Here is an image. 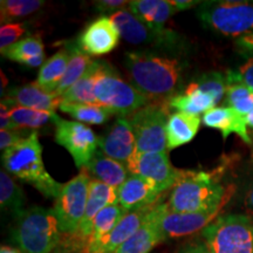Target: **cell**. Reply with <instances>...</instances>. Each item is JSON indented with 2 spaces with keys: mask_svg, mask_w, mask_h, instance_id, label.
Masks as SVG:
<instances>
[{
  "mask_svg": "<svg viewBox=\"0 0 253 253\" xmlns=\"http://www.w3.org/2000/svg\"><path fill=\"white\" fill-rule=\"evenodd\" d=\"M123 65L130 84L149 103H169L184 72L185 61L153 52H129Z\"/></svg>",
  "mask_w": 253,
  "mask_h": 253,
  "instance_id": "obj_1",
  "label": "cell"
},
{
  "mask_svg": "<svg viewBox=\"0 0 253 253\" xmlns=\"http://www.w3.org/2000/svg\"><path fill=\"white\" fill-rule=\"evenodd\" d=\"M1 158L6 171L33 185L47 198L58 197L62 184L47 172L42 161V147L37 131L5 150Z\"/></svg>",
  "mask_w": 253,
  "mask_h": 253,
  "instance_id": "obj_2",
  "label": "cell"
},
{
  "mask_svg": "<svg viewBox=\"0 0 253 253\" xmlns=\"http://www.w3.org/2000/svg\"><path fill=\"white\" fill-rule=\"evenodd\" d=\"M232 191L214 181L211 173L190 170L172 189L168 207L173 212L192 213L221 210Z\"/></svg>",
  "mask_w": 253,
  "mask_h": 253,
  "instance_id": "obj_3",
  "label": "cell"
},
{
  "mask_svg": "<svg viewBox=\"0 0 253 253\" xmlns=\"http://www.w3.org/2000/svg\"><path fill=\"white\" fill-rule=\"evenodd\" d=\"M61 233L52 209L32 207L15 219L11 239L24 253H52L61 242Z\"/></svg>",
  "mask_w": 253,
  "mask_h": 253,
  "instance_id": "obj_4",
  "label": "cell"
},
{
  "mask_svg": "<svg viewBox=\"0 0 253 253\" xmlns=\"http://www.w3.org/2000/svg\"><path fill=\"white\" fill-rule=\"evenodd\" d=\"M94 95L100 106L106 107L119 118H129L149 101L131 84L126 82L112 65L100 61L94 84Z\"/></svg>",
  "mask_w": 253,
  "mask_h": 253,
  "instance_id": "obj_5",
  "label": "cell"
},
{
  "mask_svg": "<svg viewBox=\"0 0 253 253\" xmlns=\"http://www.w3.org/2000/svg\"><path fill=\"white\" fill-rule=\"evenodd\" d=\"M202 236L210 253H253V216H220L202 231Z\"/></svg>",
  "mask_w": 253,
  "mask_h": 253,
  "instance_id": "obj_6",
  "label": "cell"
},
{
  "mask_svg": "<svg viewBox=\"0 0 253 253\" xmlns=\"http://www.w3.org/2000/svg\"><path fill=\"white\" fill-rule=\"evenodd\" d=\"M197 17L204 26L226 37H245L253 33V1H204Z\"/></svg>",
  "mask_w": 253,
  "mask_h": 253,
  "instance_id": "obj_7",
  "label": "cell"
},
{
  "mask_svg": "<svg viewBox=\"0 0 253 253\" xmlns=\"http://www.w3.org/2000/svg\"><path fill=\"white\" fill-rule=\"evenodd\" d=\"M89 173L80 170V173L62 185L55 198L53 212L59 221L60 230L67 236L77 235L87 208L88 191L90 184Z\"/></svg>",
  "mask_w": 253,
  "mask_h": 253,
  "instance_id": "obj_8",
  "label": "cell"
},
{
  "mask_svg": "<svg viewBox=\"0 0 253 253\" xmlns=\"http://www.w3.org/2000/svg\"><path fill=\"white\" fill-rule=\"evenodd\" d=\"M126 119L134 131L137 153H168L166 128L169 118L164 104L149 103Z\"/></svg>",
  "mask_w": 253,
  "mask_h": 253,
  "instance_id": "obj_9",
  "label": "cell"
},
{
  "mask_svg": "<svg viewBox=\"0 0 253 253\" xmlns=\"http://www.w3.org/2000/svg\"><path fill=\"white\" fill-rule=\"evenodd\" d=\"M128 171L153 183L160 192L173 189L188 175L190 170L177 169L170 163L168 153H144L135 151L126 163Z\"/></svg>",
  "mask_w": 253,
  "mask_h": 253,
  "instance_id": "obj_10",
  "label": "cell"
},
{
  "mask_svg": "<svg viewBox=\"0 0 253 253\" xmlns=\"http://www.w3.org/2000/svg\"><path fill=\"white\" fill-rule=\"evenodd\" d=\"M53 122L55 125V142L72 155L75 166L82 170L96 154L99 137L90 126L81 122L68 121L58 115L54 116Z\"/></svg>",
  "mask_w": 253,
  "mask_h": 253,
  "instance_id": "obj_11",
  "label": "cell"
},
{
  "mask_svg": "<svg viewBox=\"0 0 253 253\" xmlns=\"http://www.w3.org/2000/svg\"><path fill=\"white\" fill-rule=\"evenodd\" d=\"M110 20L118 28L120 36L131 45H150L163 48H175L179 37L171 30H154L135 17L129 9H121L110 14Z\"/></svg>",
  "mask_w": 253,
  "mask_h": 253,
  "instance_id": "obj_12",
  "label": "cell"
},
{
  "mask_svg": "<svg viewBox=\"0 0 253 253\" xmlns=\"http://www.w3.org/2000/svg\"><path fill=\"white\" fill-rule=\"evenodd\" d=\"M221 210L209 211V212H192L178 213L173 212L167 203L162 204L160 216V229L163 239L181 238L198 231H203L218 218Z\"/></svg>",
  "mask_w": 253,
  "mask_h": 253,
  "instance_id": "obj_13",
  "label": "cell"
},
{
  "mask_svg": "<svg viewBox=\"0 0 253 253\" xmlns=\"http://www.w3.org/2000/svg\"><path fill=\"white\" fill-rule=\"evenodd\" d=\"M114 204H119L118 190L104 184V183L99 181V179L91 178L89 184V191H88L87 208L84 219L81 221L77 235L69 236L73 238V243H78L79 246L81 245L82 252H84V246H86L88 237H89L91 233V227H93V221L95 219V217H96L104 208Z\"/></svg>",
  "mask_w": 253,
  "mask_h": 253,
  "instance_id": "obj_14",
  "label": "cell"
},
{
  "mask_svg": "<svg viewBox=\"0 0 253 253\" xmlns=\"http://www.w3.org/2000/svg\"><path fill=\"white\" fill-rule=\"evenodd\" d=\"M120 37L110 18L100 17L84 28L79 37L78 45L89 56H101L118 47Z\"/></svg>",
  "mask_w": 253,
  "mask_h": 253,
  "instance_id": "obj_15",
  "label": "cell"
},
{
  "mask_svg": "<svg viewBox=\"0 0 253 253\" xmlns=\"http://www.w3.org/2000/svg\"><path fill=\"white\" fill-rule=\"evenodd\" d=\"M101 151L113 160L128 163L136 151L135 135L128 119L118 118L114 125L99 137Z\"/></svg>",
  "mask_w": 253,
  "mask_h": 253,
  "instance_id": "obj_16",
  "label": "cell"
},
{
  "mask_svg": "<svg viewBox=\"0 0 253 253\" xmlns=\"http://www.w3.org/2000/svg\"><path fill=\"white\" fill-rule=\"evenodd\" d=\"M162 192L148 179L140 176H129L126 181L118 189L119 204L126 212L155 205Z\"/></svg>",
  "mask_w": 253,
  "mask_h": 253,
  "instance_id": "obj_17",
  "label": "cell"
},
{
  "mask_svg": "<svg viewBox=\"0 0 253 253\" xmlns=\"http://www.w3.org/2000/svg\"><path fill=\"white\" fill-rule=\"evenodd\" d=\"M202 122L208 128L220 131L224 140H226L230 134H236L245 143H252L251 136L248 131L246 115H243L231 107H214L204 114Z\"/></svg>",
  "mask_w": 253,
  "mask_h": 253,
  "instance_id": "obj_18",
  "label": "cell"
},
{
  "mask_svg": "<svg viewBox=\"0 0 253 253\" xmlns=\"http://www.w3.org/2000/svg\"><path fill=\"white\" fill-rule=\"evenodd\" d=\"M162 204L157 203L155 205L143 225L114 253H150L155 246L163 242L164 239L160 229Z\"/></svg>",
  "mask_w": 253,
  "mask_h": 253,
  "instance_id": "obj_19",
  "label": "cell"
},
{
  "mask_svg": "<svg viewBox=\"0 0 253 253\" xmlns=\"http://www.w3.org/2000/svg\"><path fill=\"white\" fill-rule=\"evenodd\" d=\"M4 99L9 100L15 106L54 113L58 108L60 109V106L62 104V97L58 96L55 93H47L41 89L37 82L11 88L5 94Z\"/></svg>",
  "mask_w": 253,
  "mask_h": 253,
  "instance_id": "obj_20",
  "label": "cell"
},
{
  "mask_svg": "<svg viewBox=\"0 0 253 253\" xmlns=\"http://www.w3.org/2000/svg\"><path fill=\"white\" fill-rule=\"evenodd\" d=\"M156 205V204H155ZM155 205L147 207L140 210L126 212L121 218V220L116 224L114 230L104 238L101 244L97 246L94 253H114L121 246L123 243L126 242L130 237L138 231L147 220L150 211L153 210Z\"/></svg>",
  "mask_w": 253,
  "mask_h": 253,
  "instance_id": "obj_21",
  "label": "cell"
},
{
  "mask_svg": "<svg viewBox=\"0 0 253 253\" xmlns=\"http://www.w3.org/2000/svg\"><path fill=\"white\" fill-rule=\"evenodd\" d=\"M82 170L94 176L104 184L118 190L128 178V168L119 161L106 156L102 151H96L90 162Z\"/></svg>",
  "mask_w": 253,
  "mask_h": 253,
  "instance_id": "obj_22",
  "label": "cell"
},
{
  "mask_svg": "<svg viewBox=\"0 0 253 253\" xmlns=\"http://www.w3.org/2000/svg\"><path fill=\"white\" fill-rule=\"evenodd\" d=\"M202 119L198 115L185 113H173L169 116L167 123V145L168 149H176L189 142L197 135Z\"/></svg>",
  "mask_w": 253,
  "mask_h": 253,
  "instance_id": "obj_23",
  "label": "cell"
},
{
  "mask_svg": "<svg viewBox=\"0 0 253 253\" xmlns=\"http://www.w3.org/2000/svg\"><path fill=\"white\" fill-rule=\"evenodd\" d=\"M128 7L135 17L157 31L164 30V24L177 13L176 8L167 0H132Z\"/></svg>",
  "mask_w": 253,
  "mask_h": 253,
  "instance_id": "obj_24",
  "label": "cell"
},
{
  "mask_svg": "<svg viewBox=\"0 0 253 253\" xmlns=\"http://www.w3.org/2000/svg\"><path fill=\"white\" fill-rule=\"evenodd\" d=\"M1 55L27 67L36 68L45 63V47L38 36H30L1 50Z\"/></svg>",
  "mask_w": 253,
  "mask_h": 253,
  "instance_id": "obj_25",
  "label": "cell"
},
{
  "mask_svg": "<svg viewBox=\"0 0 253 253\" xmlns=\"http://www.w3.org/2000/svg\"><path fill=\"white\" fill-rule=\"evenodd\" d=\"M126 212L120 204L109 205L104 208L101 212L95 217L91 227V233L88 237L84 253H94L101 242L109 235L116 226V224L121 220V218Z\"/></svg>",
  "mask_w": 253,
  "mask_h": 253,
  "instance_id": "obj_26",
  "label": "cell"
},
{
  "mask_svg": "<svg viewBox=\"0 0 253 253\" xmlns=\"http://www.w3.org/2000/svg\"><path fill=\"white\" fill-rule=\"evenodd\" d=\"M69 62V52L67 48L60 49L54 55L47 59L40 67L37 84L47 93H54L65 77Z\"/></svg>",
  "mask_w": 253,
  "mask_h": 253,
  "instance_id": "obj_27",
  "label": "cell"
},
{
  "mask_svg": "<svg viewBox=\"0 0 253 253\" xmlns=\"http://www.w3.org/2000/svg\"><path fill=\"white\" fill-rule=\"evenodd\" d=\"M66 48L69 52V62L67 66V71L65 73V77L61 80V84H59L58 89L54 93L58 96L61 97L63 94L71 88L75 82L80 80L84 77V73L88 71L90 65L94 60L90 59V56L79 47L78 42H67Z\"/></svg>",
  "mask_w": 253,
  "mask_h": 253,
  "instance_id": "obj_28",
  "label": "cell"
},
{
  "mask_svg": "<svg viewBox=\"0 0 253 253\" xmlns=\"http://www.w3.org/2000/svg\"><path fill=\"white\" fill-rule=\"evenodd\" d=\"M100 61L94 60L88 71L80 80L75 82L69 89L62 95L63 103L77 104H99L94 95V84L96 73L99 71Z\"/></svg>",
  "mask_w": 253,
  "mask_h": 253,
  "instance_id": "obj_29",
  "label": "cell"
},
{
  "mask_svg": "<svg viewBox=\"0 0 253 253\" xmlns=\"http://www.w3.org/2000/svg\"><path fill=\"white\" fill-rule=\"evenodd\" d=\"M26 197L7 171L0 172V205L2 211L13 214L15 219L25 211Z\"/></svg>",
  "mask_w": 253,
  "mask_h": 253,
  "instance_id": "obj_30",
  "label": "cell"
},
{
  "mask_svg": "<svg viewBox=\"0 0 253 253\" xmlns=\"http://www.w3.org/2000/svg\"><path fill=\"white\" fill-rule=\"evenodd\" d=\"M216 104V100L211 95L194 91V93H182L175 95L169 101L168 106L170 108L178 110L179 113L199 116V114H205L210 109L214 108Z\"/></svg>",
  "mask_w": 253,
  "mask_h": 253,
  "instance_id": "obj_31",
  "label": "cell"
},
{
  "mask_svg": "<svg viewBox=\"0 0 253 253\" xmlns=\"http://www.w3.org/2000/svg\"><path fill=\"white\" fill-rule=\"evenodd\" d=\"M60 110L71 115L79 122L88 125H103L114 114L100 104H77L63 103L60 106Z\"/></svg>",
  "mask_w": 253,
  "mask_h": 253,
  "instance_id": "obj_32",
  "label": "cell"
},
{
  "mask_svg": "<svg viewBox=\"0 0 253 253\" xmlns=\"http://www.w3.org/2000/svg\"><path fill=\"white\" fill-rule=\"evenodd\" d=\"M227 86H229V84H227L225 75L219 72H209L201 75L196 81L189 84V86L185 88L184 93L199 91V93L209 94L218 103L223 99L224 95L226 94Z\"/></svg>",
  "mask_w": 253,
  "mask_h": 253,
  "instance_id": "obj_33",
  "label": "cell"
},
{
  "mask_svg": "<svg viewBox=\"0 0 253 253\" xmlns=\"http://www.w3.org/2000/svg\"><path fill=\"white\" fill-rule=\"evenodd\" d=\"M56 114L54 112H45V110H36L26 108V107L13 106L9 109V116L19 128L38 129L46 126L48 122H53Z\"/></svg>",
  "mask_w": 253,
  "mask_h": 253,
  "instance_id": "obj_34",
  "label": "cell"
},
{
  "mask_svg": "<svg viewBox=\"0 0 253 253\" xmlns=\"http://www.w3.org/2000/svg\"><path fill=\"white\" fill-rule=\"evenodd\" d=\"M43 1L41 0H1L0 1V18L1 23L11 24L14 19L27 17L37 12Z\"/></svg>",
  "mask_w": 253,
  "mask_h": 253,
  "instance_id": "obj_35",
  "label": "cell"
},
{
  "mask_svg": "<svg viewBox=\"0 0 253 253\" xmlns=\"http://www.w3.org/2000/svg\"><path fill=\"white\" fill-rule=\"evenodd\" d=\"M225 103L237 112L248 115L253 110V90L244 84H232L227 86Z\"/></svg>",
  "mask_w": 253,
  "mask_h": 253,
  "instance_id": "obj_36",
  "label": "cell"
},
{
  "mask_svg": "<svg viewBox=\"0 0 253 253\" xmlns=\"http://www.w3.org/2000/svg\"><path fill=\"white\" fill-rule=\"evenodd\" d=\"M243 61L236 69H230L226 72L227 84H244L253 90V52L243 50Z\"/></svg>",
  "mask_w": 253,
  "mask_h": 253,
  "instance_id": "obj_37",
  "label": "cell"
},
{
  "mask_svg": "<svg viewBox=\"0 0 253 253\" xmlns=\"http://www.w3.org/2000/svg\"><path fill=\"white\" fill-rule=\"evenodd\" d=\"M27 32L26 25L24 24H7L0 28V50H4L13 43Z\"/></svg>",
  "mask_w": 253,
  "mask_h": 253,
  "instance_id": "obj_38",
  "label": "cell"
},
{
  "mask_svg": "<svg viewBox=\"0 0 253 253\" xmlns=\"http://www.w3.org/2000/svg\"><path fill=\"white\" fill-rule=\"evenodd\" d=\"M13 106V103L7 99H2L0 103V126L1 130H19V126L14 125L9 116V109Z\"/></svg>",
  "mask_w": 253,
  "mask_h": 253,
  "instance_id": "obj_39",
  "label": "cell"
},
{
  "mask_svg": "<svg viewBox=\"0 0 253 253\" xmlns=\"http://www.w3.org/2000/svg\"><path fill=\"white\" fill-rule=\"evenodd\" d=\"M129 2L126 0H100V1H95V8L100 12V13H115V12L125 9L126 6H129Z\"/></svg>",
  "mask_w": 253,
  "mask_h": 253,
  "instance_id": "obj_40",
  "label": "cell"
},
{
  "mask_svg": "<svg viewBox=\"0 0 253 253\" xmlns=\"http://www.w3.org/2000/svg\"><path fill=\"white\" fill-rule=\"evenodd\" d=\"M23 132L19 130H1L0 131V148L2 153L9 149L21 140H24Z\"/></svg>",
  "mask_w": 253,
  "mask_h": 253,
  "instance_id": "obj_41",
  "label": "cell"
},
{
  "mask_svg": "<svg viewBox=\"0 0 253 253\" xmlns=\"http://www.w3.org/2000/svg\"><path fill=\"white\" fill-rule=\"evenodd\" d=\"M179 253H210V251L204 243H197V244H189L184 246Z\"/></svg>",
  "mask_w": 253,
  "mask_h": 253,
  "instance_id": "obj_42",
  "label": "cell"
},
{
  "mask_svg": "<svg viewBox=\"0 0 253 253\" xmlns=\"http://www.w3.org/2000/svg\"><path fill=\"white\" fill-rule=\"evenodd\" d=\"M244 207L246 210L253 216V178L246 189L244 195Z\"/></svg>",
  "mask_w": 253,
  "mask_h": 253,
  "instance_id": "obj_43",
  "label": "cell"
},
{
  "mask_svg": "<svg viewBox=\"0 0 253 253\" xmlns=\"http://www.w3.org/2000/svg\"><path fill=\"white\" fill-rule=\"evenodd\" d=\"M170 4L176 8V11H184L191 8L196 4H201V1H192V0H170Z\"/></svg>",
  "mask_w": 253,
  "mask_h": 253,
  "instance_id": "obj_44",
  "label": "cell"
},
{
  "mask_svg": "<svg viewBox=\"0 0 253 253\" xmlns=\"http://www.w3.org/2000/svg\"><path fill=\"white\" fill-rule=\"evenodd\" d=\"M237 45H238L240 48H243V50L253 52V33L239 38L238 41H237Z\"/></svg>",
  "mask_w": 253,
  "mask_h": 253,
  "instance_id": "obj_45",
  "label": "cell"
},
{
  "mask_svg": "<svg viewBox=\"0 0 253 253\" xmlns=\"http://www.w3.org/2000/svg\"><path fill=\"white\" fill-rule=\"evenodd\" d=\"M0 253H21V252L13 248H9V246H1V249H0Z\"/></svg>",
  "mask_w": 253,
  "mask_h": 253,
  "instance_id": "obj_46",
  "label": "cell"
},
{
  "mask_svg": "<svg viewBox=\"0 0 253 253\" xmlns=\"http://www.w3.org/2000/svg\"><path fill=\"white\" fill-rule=\"evenodd\" d=\"M246 123H248V126L253 129V110L246 115Z\"/></svg>",
  "mask_w": 253,
  "mask_h": 253,
  "instance_id": "obj_47",
  "label": "cell"
}]
</instances>
